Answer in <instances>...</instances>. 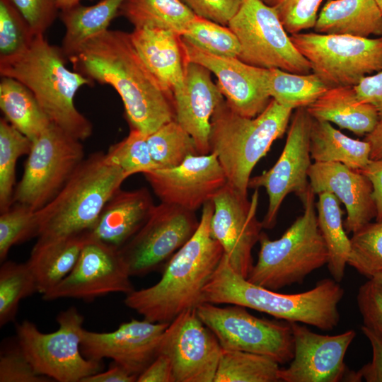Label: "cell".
<instances>
[{
	"instance_id": "26",
	"label": "cell",
	"mask_w": 382,
	"mask_h": 382,
	"mask_svg": "<svg viewBox=\"0 0 382 382\" xmlns=\"http://www.w3.org/2000/svg\"><path fill=\"white\" fill-rule=\"evenodd\" d=\"M88 238V232L66 237L37 238L27 262L35 275L38 293L44 294L50 291L71 272Z\"/></svg>"
},
{
	"instance_id": "50",
	"label": "cell",
	"mask_w": 382,
	"mask_h": 382,
	"mask_svg": "<svg viewBox=\"0 0 382 382\" xmlns=\"http://www.w3.org/2000/svg\"><path fill=\"white\" fill-rule=\"evenodd\" d=\"M357 98L372 105L382 120V70L371 76H366L354 86Z\"/></svg>"
},
{
	"instance_id": "54",
	"label": "cell",
	"mask_w": 382,
	"mask_h": 382,
	"mask_svg": "<svg viewBox=\"0 0 382 382\" xmlns=\"http://www.w3.org/2000/svg\"><path fill=\"white\" fill-rule=\"evenodd\" d=\"M364 140L371 147V160L382 158V120H379L375 128L366 135Z\"/></svg>"
},
{
	"instance_id": "11",
	"label": "cell",
	"mask_w": 382,
	"mask_h": 382,
	"mask_svg": "<svg viewBox=\"0 0 382 382\" xmlns=\"http://www.w3.org/2000/svg\"><path fill=\"white\" fill-rule=\"evenodd\" d=\"M228 27L240 44L238 58L263 69L311 73L309 62L298 51L275 11L262 0H243Z\"/></svg>"
},
{
	"instance_id": "25",
	"label": "cell",
	"mask_w": 382,
	"mask_h": 382,
	"mask_svg": "<svg viewBox=\"0 0 382 382\" xmlns=\"http://www.w3.org/2000/svg\"><path fill=\"white\" fill-rule=\"evenodd\" d=\"M137 51L151 72L173 95L183 86L185 57L180 35L160 28H134L129 33Z\"/></svg>"
},
{
	"instance_id": "32",
	"label": "cell",
	"mask_w": 382,
	"mask_h": 382,
	"mask_svg": "<svg viewBox=\"0 0 382 382\" xmlns=\"http://www.w3.org/2000/svg\"><path fill=\"white\" fill-rule=\"evenodd\" d=\"M316 203L318 223L328 250V268L332 279H343L350 252V238L342 221L340 201L329 192L318 194Z\"/></svg>"
},
{
	"instance_id": "55",
	"label": "cell",
	"mask_w": 382,
	"mask_h": 382,
	"mask_svg": "<svg viewBox=\"0 0 382 382\" xmlns=\"http://www.w3.org/2000/svg\"><path fill=\"white\" fill-rule=\"evenodd\" d=\"M81 0H57L59 10L63 11L71 8L79 4Z\"/></svg>"
},
{
	"instance_id": "13",
	"label": "cell",
	"mask_w": 382,
	"mask_h": 382,
	"mask_svg": "<svg viewBox=\"0 0 382 382\" xmlns=\"http://www.w3.org/2000/svg\"><path fill=\"white\" fill-rule=\"evenodd\" d=\"M195 212L161 202L120 249L131 276H144L169 260L196 231Z\"/></svg>"
},
{
	"instance_id": "20",
	"label": "cell",
	"mask_w": 382,
	"mask_h": 382,
	"mask_svg": "<svg viewBox=\"0 0 382 382\" xmlns=\"http://www.w3.org/2000/svg\"><path fill=\"white\" fill-rule=\"evenodd\" d=\"M168 325L132 319L110 332L83 329L81 350L85 357L94 361L112 359L115 364L138 377L158 356L162 335Z\"/></svg>"
},
{
	"instance_id": "48",
	"label": "cell",
	"mask_w": 382,
	"mask_h": 382,
	"mask_svg": "<svg viewBox=\"0 0 382 382\" xmlns=\"http://www.w3.org/2000/svg\"><path fill=\"white\" fill-rule=\"evenodd\" d=\"M197 16L228 26L243 0H182Z\"/></svg>"
},
{
	"instance_id": "23",
	"label": "cell",
	"mask_w": 382,
	"mask_h": 382,
	"mask_svg": "<svg viewBox=\"0 0 382 382\" xmlns=\"http://www.w3.org/2000/svg\"><path fill=\"white\" fill-rule=\"evenodd\" d=\"M309 183L316 195L329 192L346 208L344 226L347 233L357 231L376 216L373 187L360 170L341 163H312L308 170Z\"/></svg>"
},
{
	"instance_id": "5",
	"label": "cell",
	"mask_w": 382,
	"mask_h": 382,
	"mask_svg": "<svg viewBox=\"0 0 382 382\" xmlns=\"http://www.w3.org/2000/svg\"><path fill=\"white\" fill-rule=\"evenodd\" d=\"M292 110L273 99L255 117L238 114L225 100L216 108L211 120L210 151L216 154L227 184L241 195L248 197L254 167L283 137Z\"/></svg>"
},
{
	"instance_id": "56",
	"label": "cell",
	"mask_w": 382,
	"mask_h": 382,
	"mask_svg": "<svg viewBox=\"0 0 382 382\" xmlns=\"http://www.w3.org/2000/svg\"><path fill=\"white\" fill-rule=\"evenodd\" d=\"M374 279L379 282L380 283L382 284V272H379V273H377L376 274L373 278Z\"/></svg>"
},
{
	"instance_id": "16",
	"label": "cell",
	"mask_w": 382,
	"mask_h": 382,
	"mask_svg": "<svg viewBox=\"0 0 382 382\" xmlns=\"http://www.w3.org/2000/svg\"><path fill=\"white\" fill-rule=\"evenodd\" d=\"M221 347L214 334L187 309L172 320L158 348L171 361L175 382H214Z\"/></svg>"
},
{
	"instance_id": "53",
	"label": "cell",
	"mask_w": 382,
	"mask_h": 382,
	"mask_svg": "<svg viewBox=\"0 0 382 382\" xmlns=\"http://www.w3.org/2000/svg\"><path fill=\"white\" fill-rule=\"evenodd\" d=\"M137 376L131 374L125 369L115 364L104 372H98L83 378L81 382H133Z\"/></svg>"
},
{
	"instance_id": "15",
	"label": "cell",
	"mask_w": 382,
	"mask_h": 382,
	"mask_svg": "<svg viewBox=\"0 0 382 382\" xmlns=\"http://www.w3.org/2000/svg\"><path fill=\"white\" fill-rule=\"evenodd\" d=\"M130 272L120 249L89 238L71 272L42 294L45 301L73 298L86 301L111 293L134 290Z\"/></svg>"
},
{
	"instance_id": "46",
	"label": "cell",
	"mask_w": 382,
	"mask_h": 382,
	"mask_svg": "<svg viewBox=\"0 0 382 382\" xmlns=\"http://www.w3.org/2000/svg\"><path fill=\"white\" fill-rule=\"evenodd\" d=\"M357 303L363 326L382 338V284L368 279L359 288Z\"/></svg>"
},
{
	"instance_id": "33",
	"label": "cell",
	"mask_w": 382,
	"mask_h": 382,
	"mask_svg": "<svg viewBox=\"0 0 382 382\" xmlns=\"http://www.w3.org/2000/svg\"><path fill=\"white\" fill-rule=\"evenodd\" d=\"M119 16L134 28H160L181 35L196 15L182 0H125Z\"/></svg>"
},
{
	"instance_id": "36",
	"label": "cell",
	"mask_w": 382,
	"mask_h": 382,
	"mask_svg": "<svg viewBox=\"0 0 382 382\" xmlns=\"http://www.w3.org/2000/svg\"><path fill=\"white\" fill-rule=\"evenodd\" d=\"M32 141L0 119V212L13 204L16 166L18 159L30 152Z\"/></svg>"
},
{
	"instance_id": "14",
	"label": "cell",
	"mask_w": 382,
	"mask_h": 382,
	"mask_svg": "<svg viewBox=\"0 0 382 382\" xmlns=\"http://www.w3.org/2000/svg\"><path fill=\"white\" fill-rule=\"evenodd\" d=\"M313 117L306 108H297L289 127L282 152L275 164L261 175L250 178L248 188L264 187L269 199L262 227L274 226L279 207L286 196L294 193L301 201L310 189L308 170L310 130Z\"/></svg>"
},
{
	"instance_id": "37",
	"label": "cell",
	"mask_w": 382,
	"mask_h": 382,
	"mask_svg": "<svg viewBox=\"0 0 382 382\" xmlns=\"http://www.w3.org/2000/svg\"><path fill=\"white\" fill-rule=\"evenodd\" d=\"M38 292L28 262L4 261L0 267V326L14 320L20 301Z\"/></svg>"
},
{
	"instance_id": "3",
	"label": "cell",
	"mask_w": 382,
	"mask_h": 382,
	"mask_svg": "<svg viewBox=\"0 0 382 382\" xmlns=\"http://www.w3.org/2000/svg\"><path fill=\"white\" fill-rule=\"evenodd\" d=\"M345 294L334 279L325 278L298 294H281L256 285L238 274L224 254L202 291L203 303L238 305L289 323H300L324 331L340 320L338 306Z\"/></svg>"
},
{
	"instance_id": "30",
	"label": "cell",
	"mask_w": 382,
	"mask_h": 382,
	"mask_svg": "<svg viewBox=\"0 0 382 382\" xmlns=\"http://www.w3.org/2000/svg\"><path fill=\"white\" fill-rule=\"evenodd\" d=\"M371 147L366 140L349 137L333 127L330 122L312 119L310 130V154L314 162L341 163L361 170L370 162Z\"/></svg>"
},
{
	"instance_id": "27",
	"label": "cell",
	"mask_w": 382,
	"mask_h": 382,
	"mask_svg": "<svg viewBox=\"0 0 382 382\" xmlns=\"http://www.w3.org/2000/svg\"><path fill=\"white\" fill-rule=\"evenodd\" d=\"M306 108L313 118L334 123L358 136L371 132L379 121L376 108L361 101L354 86L330 88Z\"/></svg>"
},
{
	"instance_id": "42",
	"label": "cell",
	"mask_w": 382,
	"mask_h": 382,
	"mask_svg": "<svg viewBox=\"0 0 382 382\" xmlns=\"http://www.w3.org/2000/svg\"><path fill=\"white\" fill-rule=\"evenodd\" d=\"M0 214V260L4 262L13 245L37 237L39 226L36 210L22 204L13 203Z\"/></svg>"
},
{
	"instance_id": "22",
	"label": "cell",
	"mask_w": 382,
	"mask_h": 382,
	"mask_svg": "<svg viewBox=\"0 0 382 382\" xmlns=\"http://www.w3.org/2000/svg\"><path fill=\"white\" fill-rule=\"evenodd\" d=\"M175 120L191 136L199 155L209 154L211 120L224 100L204 66L185 61L182 89L173 94Z\"/></svg>"
},
{
	"instance_id": "45",
	"label": "cell",
	"mask_w": 382,
	"mask_h": 382,
	"mask_svg": "<svg viewBox=\"0 0 382 382\" xmlns=\"http://www.w3.org/2000/svg\"><path fill=\"white\" fill-rule=\"evenodd\" d=\"M52 380L37 373L20 347L17 340L1 350V382H47Z\"/></svg>"
},
{
	"instance_id": "6",
	"label": "cell",
	"mask_w": 382,
	"mask_h": 382,
	"mask_svg": "<svg viewBox=\"0 0 382 382\" xmlns=\"http://www.w3.org/2000/svg\"><path fill=\"white\" fill-rule=\"evenodd\" d=\"M128 176L98 151L85 158L57 195L36 211L37 238L88 232L110 198Z\"/></svg>"
},
{
	"instance_id": "49",
	"label": "cell",
	"mask_w": 382,
	"mask_h": 382,
	"mask_svg": "<svg viewBox=\"0 0 382 382\" xmlns=\"http://www.w3.org/2000/svg\"><path fill=\"white\" fill-rule=\"evenodd\" d=\"M361 330L371 344L372 359L357 373L361 381L364 379L366 382H382V338L363 325Z\"/></svg>"
},
{
	"instance_id": "43",
	"label": "cell",
	"mask_w": 382,
	"mask_h": 382,
	"mask_svg": "<svg viewBox=\"0 0 382 382\" xmlns=\"http://www.w3.org/2000/svg\"><path fill=\"white\" fill-rule=\"evenodd\" d=\"M35 35L9 0H0V59L21 54Z\"/></svg>"
},
{
	"instance_id": "28",
	"label": "cell",
	"mask_w": 382,
	"mask_h": 382,
	"mask_svg": "<svg viewBox=\"0 0 382 382\" xmlns=\"http://www.w3.org/2000/svg\"><path fill=\"white\" fill-rule=\"evenodd\" d=\"M313 28L321 34L382 36V12L376 0H328Z\"/></svg>"
},
{
	"instance_id": "38",
	"label": "cell",
	"mask_w": 382,
	"mask_h": 382,
	"mask_svg": "<svg viewBox=\"0 0 382 382\" xmlns=\"http://www.w3.org/2000/svg\"><path fill=\"white\" fill-rule=\"evenodd\" d=\"M150 153L158 168L179 166L188 156L199 155L191 136L175 120L147 137Z\"/></svg>"
},
{
	"instance_id": "31",
	"label": "cell",
	"mask_w": 382,
	"mask_h": 382,
	"mask_svg": "<svg viewBox=\"0 0 382 382\" xmlns=\"http://www.w3.org/2000/svg\"><path fill=\"white\" fill-rule=\"evenodd\" d=\"M0 108L4 118L31 141L52 123L31 91L11 77L1 76Z\"/></svg>"
},
{
	"instance_id": "18",
	"label": "cell",
	"mask_w": 382,
	"mask_h": 382,
	"mask_svg": "<svg viewBox=\"0 0 382 382\" xmlns=\"http://www.w3.org/2000/svg\"><path fill=\"white\" fill-rule=\"evenodd\" d=\"M294 357L286 368L279 369L283 382L348 381L352 371L345 362V354L356 337L354 330L328 335L313 332L300 323H290Z\"/></svg>"
},
{
	"instance_id": "17",
	"label": "cell",
	"mask_w": 382,
	"mask_h": 382,
	"mask_svg": "<svg viewBox=\"0 0 382 382\" xmlns=\"http://www.w3.org/2000/svg\"><path fill=\"white\" fill-rule=\"evenodd\" d=\"M258 201V189L248 199L228 184L212 199V233L232 268L246 279L253 266L252 250L263 228L257 218Z\"/></svg>"
},
{
	"instance_id": "34",
	"label": "cell",
	"mask_w": 382,
	"mask_h": 382,
	"mask_svg": "<svg viewBox=\"0 0 382 382\" xmlns=\"http://www.w3.org/2000/svg\"><path fill=\"white\" fill-rule=\"evenodd\" d=\"M265 85L271 99L291 110L307 108L329 88L313 72L299 74L276 68L266 69Z\"/></svg>"
},
{
	"instance_id": "51",
	"label": "cell",
	"mask_w": 382,
	"mask_h": 382,
	"mask_svg": "<svg viewBox=\"0 0 382 382\" xmlns=\"http://www.w3.org/2000/svg\"><path fill=\"white\" fill-rule=\"evenodd\" d=\"M139 382H175L170 359L160 354L150 365L140 374L137 379Z\"/></svg>"
},
{
	"instance_id": "8",
	"label": "cell",
	"mask_w": 382,
	"mask_h": 382,
	"mask_svg": "<svg viewBox=\"0 0 382 382\" xmlns=\"http://www.w3.org/2000/svg\"><path fill=\"white\" fill-rule=\"evenodd\" d=\"M83 320L76 308L70 307L58 314L54 332H42L28 320L16 325V340L37 373L59 382H81L101 371V361L81 352Z\"/></svg>"
},
{
	"instance_id": "40",
	"label": "cell",
	"mask_w": 382,
	"mask_h": 382,
	"mask_svg": "<svg viewBox=\"0 0 382 382\" xmlns=\"http://www.w3.org/2000/svg\"><path fill=\"white\" fill-rule=\"evenodd\" d=\"M347 265L368 279L382 272V219L352 233Z\"/></svg>"
},
{
	"instance_id": "29",
	"label": "cell",
	"mask_w": 382,
	"mask_h": 382,
	"mask_svg": "<svg viewBox=\"0 0 382 382\" xmlns=\"http://www.w3.org/2000/svg\"><path fill=\"white\" fill-rule=\"evenodd\" d=\"M125 0H100L93 6L80 4L60 11L65 33L61 48L69 59L90 39L107 30L114 18L119 16L120 8Z\"/></svg>"
},
{
	"instance_id": "21",
	"label": "cell",
	"mask_w": 382,
	"mask_h": 382,
	"mask_svg": "<svg viewBox=\"0 0 382 382\" xmlns=\"http://www.w3.org/2000/svg\"><path fill=\"white\" fill-rule=\"evenodd\" d=\"M185 60L199 64L213 73L228 105L238 114L255 117L272 100L265 85L266 69L248 64L237 57L211 54L180 36Z\"/></svg>"
},
{
	"instance_id": "39",
	"label": "cell",
	"mask_w": 382,
	"mask_h": 382,
	"mask_svg": "<svg viewBox=\"0 0 382 382\" xmlns=\"http://www.w3.org/2000/svg\"><path fill=\"white\" fill-rule=\"evenodd\" d=\"M180 36L192 45L213 55L238 58L240 52L238 40L228 26L197 16Z\"/></svg>"
},
{
	"instance_id": "1",
	"label": "cell",
	"mask_w": 382,
	"mask_h": 382,
	"mask_svg": "<svg viewBox=\"0 0 382 382\" xmlns=\"http://www.w3.org/2000/svg\"><path fill=\"white\" fill-rule=\"evenodd\" d=\"M69 60L74 71L117 92L131 129L149 136L175 120L173 93L147 66L129 33L108 29L87 41Z\"/></svg>"
},
{
	"instance_id": "2",
	"label": "cell",
	"mask_w": 382,
	"mask_h": 382,
	"mask_svg": "<svg viewBox=\"0 0 382 382\" xmlns=\"http://www.w3.org/2000/svg\"><path fill=\"white\" fill-rule=\"evenodd\" d=\"M202 208L199 226L189 241L168 260L154 285L126 294L125 305L154 323H168L202 303V291L217 268L224 250L214 238L212 201Z\"/></svg>"
},
{
	"instance_id": "7",
	"label": "cell",
	"mask_w": 382,
	"mask_h": 382,
	"mask_svg": "<svg viewBox=\"0 0 382 382\" xmlns=\"http://www.w3.org/2000/svg\"><path fill=\"white\" fill-rule=\"evenodd\" d=\"M310 187L302 201L303 214L278 239L262 232L258 257L247 279L256 285L277 291L302 284L306 277L328 262V250L320 231L315 202Z\"/></svg>"
},
{
	"instance_id": "35",
	"label": "cell",
	"mask_w": 382,
	"mask_h": 382,
	"mask_svg": "<svg viewBox=\"0 0 382 382\" xmlns=\"http://www.w3.org/2000/svg\"><path fill=\"white\" fill-rule=\"evenodd\" d=\"M279 369L268 357L221 348L214 382H277Z\"/></svg>"
},
{
	"instance_id": "12",
	"label": "cell",
	"mask_w": 382,
	"mask_h": 382,
	"mask_svg": "<svg viewBox=\"0 0 382 382\" xmlns=\"http://www.w3.org/2000/svg\"><path fill=\"white\" fill-rule=\"evenodd\" d=\"M196 311L222 349L262 354L279 364L289 363L294 357L292 330L287 321L260 318L238 305L219 307L204 302Z\"/></svg>"
},
{
	"instance_id": "4",
	"label": "cell",
	"mask_w": 382,
	"mask_h": 382,
	"mask_svg": "<svg viewBox=\"0 0 382 382\" xmlns=\"http://www.w3.org/2000/svg\"><path fill=\"white\" fill-rule=\"evenodd\" d=\"M66 59L61 47L50 44L44 35H38L21 54L0 59V74L24 84L51 122L83 141L92 134L93 125L76 109L74 99L81 86H92L93 81L69 69Z\"/></svg>"
},
{
	"instance_id": "19",
	"label": "cell",
	"mask_w": 382,
	"mask_h": 382,
	"mask_svg": "<svg viewBox=\"0 0 382 382\" xmlns=\"http://www.w3.org/2000/svg\"><path fill=\"white\" fill-rule=\"evenodd\" d=\"M161 202L195 212L212 201L227 184L216 154L188 156L173 168H156L143 174Z\"/></svg>"
},
{
	"instance_id": "47",
	"label": "cell",
	"mask_w": 382,
	"mask_h": 382,
	"mask_svg": "<svg viewBox=\"0 0 382 382\" xmlns=\"http://www.w3.org/2000/svg\"><path fill=\"white\" fill-rule=\"evenodd\" d=\"M28 24L35 35H44L55 21L57 0H9Z\"/></svg>"
},
{
	"instance_id": "10",
	"label": "cell",
	"mask_w": 382,
	"mask_h": 382,
	"mask_svg": "<svg viewBox=\"0 0 382 382\" xmlns=\"http://www.w3.org/2000/svg\"><path fill=\"white\" fill-rule=\"evenodd\" d=\"M84 158L81 141L52 122L32 141L13 203L41 209L57 195Z\"/></svg>"
},
{
	"instance_id": "44",
	"label": "cell",
	"mask_w": 382,
	"mask_h": 382,
	"mask_svg": "<svg viewBox=\"0 0 382 382\" xmlns=\"http://www.w3.org/2000/svg\"><path fill=\"white\" fill-rule=\"evenodd\" d=\"M277 13L286 31L291 34L314 28L323 0H262Z\"/></svg>"
},
{
	"instance_id": "52",
	"label": "cell",
	"mask_w": 382,
	"mask_h": 382,
	"mask_svg": "<svg viewBox=\"0 0 382 382\" xmlns=\"http://www.w3.org/2000/svg\"><path fill=\"white\" fill-rule=\"evenodd\" d=\"M370 180L373 187V198L376 208V220L382 219V158L371 160L360 170Z\"/></svg>"
},
{
	"instance_id": "57",
	"label": "cell",
	"mask_w": 382,
	"mask_h": 382,
	"mask_svg": "<svg viewBox=\"0 0 382 382\" xmlns=\"http://www.w3.org/2000/svg\"><path fill=\"white\" fill-rule=\"evenodd\" d=\"M376 3L382 12V0H376Z\"/></svg>"
},
{
	"instance_id": "9",
	"label": "cell",
	"mask_w": 382,
	"mask_h": 382,
	"mask_svg": "<svg viewBox=\"0 0 382 382\" xmlns=\"http://www.w3.org/2000/svg\"><path fill=\"white\" fill-rule=\"evenodd\" d=\"M289 37L312 72L329 88L354 86L366 76L382 70V36L299 33Z\"/></svg>"
},
{
	"instance_id": "41",
	"label": "cell",
	"mask_w": 382,
	"mask_h": 382,
	"mask_svg": "<svg viewBox=\"0 0 382 382\" xmlns=\"http://www.w3.org/2000/svg\"><path fill=\"white\" fill-rule=\"evenodd\" d=\"M147 137L136 129H131L125 138L109 147L105 153L106 159L128 177L158 168L151 157Z\"/></svg>"
},
{
	"instance_id": "24",
	"label": "cell",
	"mask_w": 382,
	"mask_h": 382,
	"mask_svg": "<svg viewBox=\"0 0 382 382\" xmlns=\"http://www.w3.org/2000/svg\"><path fill=\"white\" fill-rule=\"evenodd\" d=\"M153 199L146 187L118 190L108 201L90 236L120 249L139 230L151 214Z\"/></svg>"
}]
</instances>
